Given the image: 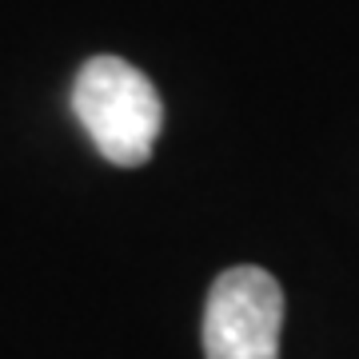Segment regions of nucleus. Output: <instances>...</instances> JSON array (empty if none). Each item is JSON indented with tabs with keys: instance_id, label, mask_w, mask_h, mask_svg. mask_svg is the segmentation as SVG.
<instances>
[{
	"instance_id": "nucleus-1",
	"label": "nucleus",
	"mask_w": 359,
	"mask_h": 359,
	"mask_svg": "<svg viewBox=\"0 0 359 359\" xmlns=\"http://www.w3.org/2000/svg\"><path fill=\"white\" fill-rule=\"evenodd\" d=\"M72 112L92 136L96 152L116 168L148 164L164 128L156 84L120 56H92L80 68L72 84Z\"/></svg>"
},
{
	"instance_id": "nucleus-2",
	"label": "nucleus",
	"mask_w": 359,
	"mask_h": 359,
	"mask_svg": "<svg viewBox=\"0 0 359 359\" xmlns=\"http://www.w3.org/2000/svg\"><path fill=\"white\" fill-rule=\"evenodd\" d=\"M283 292L264 268H228L204 304V359H280Z\"/></svg>"
}]
</instances>
